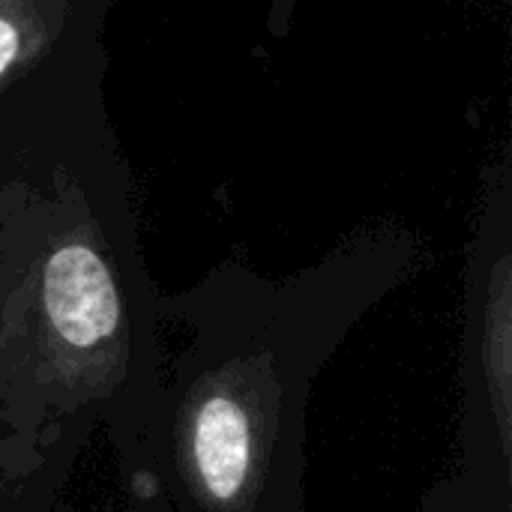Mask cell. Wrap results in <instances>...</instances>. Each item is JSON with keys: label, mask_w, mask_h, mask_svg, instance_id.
<instances>
[{"label": "cell", "mask_w": 512, "mask_h": 512, "mask_svg": "<svg viewBox=\"0 0 512 512\" xmlns=\"http://www.w3.org/2000/svg\"><path fill=\"white\" fill-rule=\"evenodd\" d=\"M45 309L57 330L75 345H93L114 321L117 294L99 249L81 237L63 240L45 261Z\"/></svg>", "instance_id": "obj_1"}, {"label": "cell", "mask_w": 512, "mask_h": 512, "mask_svg": "<svg viewBox=\"0 0 512 512\" xmlns=\"http://www.w3.org/2000/svg\"><path fill=\"white\" fill-rule=\"evenodd\" d=\"M66 18L69 0H0V90L51 54Z\"/></svg>", "instance_id": "obj_2"}]
</instances>
